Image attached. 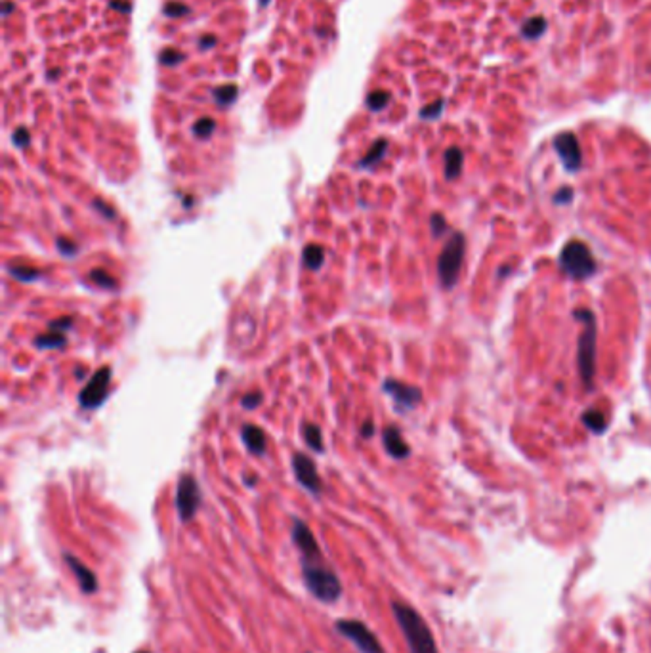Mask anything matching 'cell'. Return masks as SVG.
I'll use <instances>...</instances> for the list:
<instances>
[{"instance_id":"obj_1","label":"cell","mask_w":651,"mask_h":653,"mask_svg":"<svg viewBox=\"0 0 651 653\" xmlns=\"http://www.w3.org/2000/svg\"><path fill=\"white\" fill-rule=\"evenodd\" d=\"M291 539L300 554V572L305 591L321 604H336L344 592L338 573L329 565L317 539L300 517H292Z\"/></svg>"},{"instance_id":"obj_2","label":"cell","mask_w":651,"mask_h":653,"mask_svg":"<svg viewBox=\"0 0 651 653\" xmlns=\"http://www.w3.org/2000/svg\"><path fill=\"white\" fill-rule=\"evenodd\" d=\"M392 613H394V619L400 626L403 638L407 642L409 652L440 653L432 628L413 606L400 602V600H392Z\"/></svg>"},{"instance_id":"obj_3","label":"cell","mask_w":651,"mask_h":653,"mask_svg":"<svg viewBox=\"0 0 651 653\" xmlns=\"http://www.w3.org/2000/svg\"><path fill=\"white\" fill-rule=\"evenodd\" d=\"M575 317L583 321V333L579 336V350H577V365L579 373L583 378V384L591 390L594 384V374H596V319L591 310H577Z\"/></svg>"},{"instance_id":"obj_4","label":"cell","mask_w":651,"mask_h":653,"mask_svg":"<svg viewBox=\"0 0 651 653\" xmlns=\"http://www.w3.org/2000/svg\"><path fill=\"white\" fill-rule=\"evenodd\" d=\"M464 252H466V241L462 233H453L449 239L443 251H441L440 258H438V277L440 283L445 289L456 285L459 279V273L462 270V262H464Z\"/></svg>"},{"instance_id":"obj_5","label":"cell","mask_w":651,"mask_h":653,"mask_svg":"<svg viewBox=\"0 0 651 653\" xmlns=\"http://www.w3.org/2000/svg\"><path fill=\"white\" fill-rule=\"evenodd\" d=\"M560 268L571 279L584 281L596 272V260L583 241H570L560 254Z\"/></svg>"},{"instance_id":"obj_6","label":"cell","mask_w":651,"mask_h":653,"mask_svg":"<svg viewBox=\"0 0 651 653\" xmlns=\"http://www.w3.org/2000/svg\"><path fill=\"white\" fill-rule=\"evenodd\" d=\"M334 631L344 636L348 642H352L360 653H386L384 646L380 644L376 634L360 619H336Z\"/></svg>"},{"instance_id":"obj_7","label":"cell","mask_w":651,"mask_h":653,"mask_svg":"<svg viewBox=\"0 0 651 653\" xmlns=\"http://www.w3.org/2000/svg\"><path fill=\"white\" fill-rule=\"evenodd\" d=\"M199 506H201L199 483L191 474H182L176 487V510L183 524H190L191 520L197 516Z\"/></svg>"},{"instance_id":"obj_8","label":"cell","mask_w":651,"mask_h":653,"mask_svg":"<svg viewBox=\"0 0 651 653\" xmlns=\"http://www.w3.org/2000/svg\"><path fill=\"white\" fill-rule=\"evenodd\" d=\"M109 384H111V367H102L94 376L90 378L88 384L81 390L79 394V403L82 409H96L100 407L103 400L107 397Z\"/></svg>"},{"instance_id":"obj_9","label":"cell","mask_w":651,"mask_h":653,"mask_svg":"<svg viewBox=\"0 0 651 653\" xmlns=\"http://www.w3.org/2000/svg\"><path fill=\"white\" fill-rule=\"evenodd\" d=\"M292 470H294V476H296L298 483L305 491H310L315 497L321 495L323 483H321V477H319L317 466H315V463L310 456H305L304 453H294L292 455Z\"/></svg>"},{"instance_id":"obj_10","label":"cell","mask_w":651,"mask_h":653,"mask_svg":"<svg viewBox=\"0 0 651 653\" xmlns=\"http://www.w3.org/2000/svg\"><path fill=\"white\" fill-rule=\"evenodd\" d=\"M382 388L386 394H390L394 397L395 407L400 409V411H411L414 409L422 400V392L419 388H414V386H409V384H403L400 381H394V378H388L382 384Z\"/></svg>"},{"instance_id":"obj_11","label":"cell","mask_w":651,"mask_h":653,"mask_svg":"<svg viewBox=\"0 0 651 653\" xmlns=\"http://www.w3.org/2000/svg\"><path fill=\"white\" fill-rule=\"evenodd\" d=\"M554 145H556L558 155H560L563 166H565L567 171L577 172L581 169L583 153H581V145H579V140H577L575 134L562 132V134L556 136V140H554Z\"/></svg>"},{"instance_id":"obj_12","label":"cell","mask_w":651,"mask_h":653,"mask_svg":"<svg viewBox=\"0 0 651 653\" xmlns=\"http://www.w3.org/2000/svg\"><path fill=\"white\" fill-rule=\"evenodd\" d=\"M63 560H65V564H67V567L71 569V573L75 575L77 585H79L82 594L92 596V594H96V592L100 591L98 575H96V573L92 572L88 565L84 564L81 558H77V556H73V554L65 552V554H63Z\"/></svg>"},{"instance_id":"obj_13","label":"cell","mask_w":651,"mask_h":653,"mask_svg":"<svg viewBox=\"0 0 651 653\" xmlns=\"http://www.w3.org/2000/svg\"><path fill=\"white\" fill-rule=\"evenodd\" d=\"M382 442H384L388 455L394 456L397 461H403V459H407V456L411 455L409 443L403 440L400 428H395V426H388V428L382 432Z\"/></svg>"},{"instance_id":"obj_14","label":"cell","mask_w":651,"mask_h":653,"mask_svg":"<svg viewBox=\"0 0 651 653\" xmlns=\"http://www.w3.org/2000/svg\"><path fill=\"white\" fill-rule=\"evenodd\" d=\"M241 434H243L244 445L249 447L252 455H264L265 447H268V437H265L264 430L254 424H244Z\"/></svg>"},{"instance_id":"obj_15","label":"cell","mask_w":651,"mask_h":653,"mask_svg":"<svg viewBox=\"0 0 651 653\" xmlns=\"http://www.w3.org/2000/svg\"><path fill=\"white\" fill-rule=\"evenodd\" d=\"M462 163H464V157H462V151L459 147H451V150L445 151V178L454 180V178L461 176Z\"/></svg>"},{"instance_id":"obj_16","label":"cell","mask_w":651,"mask_h":653,"mask_svg":"<svg viewBox=\"0 0 651 653\" xmlns=\"http://www.w3.org/2000/svg\"><path fill=\"white\" fill-rule=\"evenodd\" d=\"M302 435H304V442L308 443L310 449L317 451V453H323V451H325L323 434H321V428H319L317 424L304 422V424H302Z\"/></svg>"},{"instance_id":"obj_17","label":"cell","mask_w":651,"mask_h":653,"mask_svg":"<svg viewBox=\"0 0 651 653\" xmlns=\"http://www.w3.org/2000/svg\"><path fill=\"white\" fill-rule=\"evenodd\" d=\"M302 260H304L305 268H310V270H319L321 265H323V260H325V249L321 245H305L304 246V254H302Z\"/></svg>"},{"instance_id":"obj_18","label":"cell","mask_w":651,"mask_h":653,"mask_svg":"<svg viewBox=\"0 0 651 653\" xmlns=\"http://www.w3.org/2000/svg\"><path fill=\"white\" fill-rule=\"evenodd\" d=\"M583 424L594 434H604V430L607 428L605 415L598 409H588L586 413H583Z\"/></svg>"},{"instance_id":"obj_19","label":"cell","mask_w":651,"mask_h":653,"mask_svg":"<svg viewBox=\"0 0 651 653\" xmlns=\"http://www.w3.org/2000/svg\"><path fill=\"white\" fill-rule=\"evenodd\" d=\"M65 334L58 333V331H50V333L39 334L37 338H34V344L37 348H41V350H55V348H61L65 344Z\"/></svg>"},{"instance_id":"obj_20","label":"cell","mask_w":651,"mask_h":653,"mask_svg":"<svg viewBox=\"0 0 651 653\" xmlns=\"http://www.w3.org/2000/svg\"><path fill=\"white\" fill-rule=\"evenodd\" d=\"M10 273H12L14 277H18L20 281H23V283L39 279L42 275L41 270H34L31 265H10Z\"/></svg>"},{"instance_id":"obj_21","label":"cell","mask_w":651,"mask_h":653,"mask_svg":"<svg viewBox=\"0 0 651 653\" xmlns=\"http://www.w3.org/2000/svg\"><path fill=\"white\" fill-rule=\"evenodd\" d=\"M384 151H386V142H384V140H379V142L373 145V150L369 151V153L361 159L360 166H373V164H376L380 159H382V155H384Z\"/></svg>"},{"instance_id":"obj_22","label":"cell","mask_w":651,"mask_h":653,"mask_svg":"<svg viewBox=\"0 0 651 653\" xmlns=\"http://www.w3.org/2000/svg\"><path fill=\"white\" fill-rule=\"evenodd\" d=\"M544 27H546V21L544 18H531L527 23H525V27H523V34L525 37H530V39H539L541 34L544 33Z\"/></svg>"},{"instance_id":"obj_23","label":"cell","mask_w":651,"mask_h":653,"mask_svg":"<svg viewBox=\"0 0 651 653\" xmlns=\"http://www.w3.org/2000/svg\"><path fill=\"white\" fill-rule=\"evenodd\" d=\"M90 279L94 281L98 286H103V289H117V281L115 277H111L105 270H92L90 272Z\"/></svg>"},{"instance_id":"obj_24","label":"cell","mask_w":651,"mask_h":653,"mask_svg":"<svg viewBox=\"0 0 651 653\" xmlns=\"http://www.w3.org/2000/svg\"><path fill=\"white\" fill-rule=\"evenodd\" d=\"M55 246H58L61 254H65V256H75L77 252H79V246H77V243H73V241H71V239H67V237H58V239H55Z\"/></svg>"},{"instance_id":"obj_25","label":"cell","mask_w":651,"mask_h":653,"mask_svg":"<svg viewBox=\"0 0 651 653\" xmlns=\"http://www.w3.org/2000/svg\"><path fill=\"white\" fill-rule=\"evenodd\" d=\"M262 400H264V395L260 394V392H251V394H246L243 400H241V405H243L244 409H256L258 405L262 403Z\"/></svg>"},{"instance_id":"obj_26","label":"cell","mask_w":651,"mask_h":653,"mask_svg":"<svg viewBox=\"0 0 651 653\" xmlns=\"http://www.w3.org/2000/svg\"><path fill=\"white\" fill-rule=\"evenodd\" d=\"M195 134L201 138H209L212 134V130H214V123H212L211 119H203V121H199L195 124Z\"/></svg>"},{"instance_id":"obj_27","label":"cell","mask_w":651,"mask_h":653,"mask_svg":"<svg viewBox=\"0 0 651 653\" xmlns=\"http://www.w3.org/2000/svg\"><path fill=\"white\" fill-rule=\"evenodd\" d=\"M430 225H432V233L434 235H441L443 232H447V222H445V218L441 216V214H434L432 220H430Z\"/></svg>"},{"instance_id":"obj_28","label":"cell","mask_w":651,"mask_h":653,"mask_svg":"<svg viewBox=\"0 0 651 653\" xmlns=\"http://www.w3.org/2000/svg\"><path fill=\"white\" fill-rule=\"evenodd\" d=\"M71 325H73V317H60V319H54L52 321V323H50V331H58V333H61V331H67V329H71Z\"/></svg>"},{"instance_id":"obj_29","label":"cell","mask_w":651,"mask_h":653,"mask_svg":"<svg viewBox=\"0 0 651 653\" xmlns=\"http://www.w3.org/2000/svg\"><path fill=\"white\" fill-rule=\"evenodd\" d=\"M92 204H94V209H96V211H100V212H102L103 216H105V218H109V220H113V218L117 216V212L113 211V209H111V206H109V204H105V203H103L102 199H96V201H94V203H92Z\"/></svg>"},{"instance_id":"obj_30","label":"cell","mask_w":651,"mask_h":653,"mask_svg":"<svg viewBox=\"0 0 651 653\" xmlns=\"http://www.w3.org/2000/svg\"><path fill=\"white\" fill-rule=\"evenodd\" d=\"M441 107H443V102H435L432 103L430 107L422 109L421 115L424 117V119H434V117H438L441 113Z\"/></svg>"},{"instance_id":"obj_31","label":"cell","mask_w":651,"mask_h":653,"mask_svg":"<svg viewBox=\"0 0 651 653\" xmlns=\"http://www.w3.org/2000/svg\"><path fill=\"white\" fill-rule=\"evenodd\" d=\"M571 199H573V191H571L570 187H563L562 191H558L556 197H554V201H556V203H560V204H567L571 201Z\"/></svg>"},{"instance_id":"obj_32","label":"cell","mask_w":651,"mask_h":653,"mask_svg":"<svg viewBox=\"0 0 651 653\" xmlns=\"http://www.w3.org/2000/svg\"><path fill=\"white\" fill-rule=\"evenodd\" d=\"M386 102H388V94H373L371 98H369V105H371V109H380Z\"/></svg>"},{"instance_id":"obj_33","label":"cell","mask_w":651,"mask_h":653,"mask_svg":"<svg viewBox=\"0 0 651 653\" xmlns=\"http://www.w3.org/2000/svg\"><path fill=\"white\" fill-rule=\"evenodd\" d=\"M374 434V422L373 421H365L361 424V435L363 437H371Z\"/></svg>"},{"instance_id":"obj_34","label":"cell","mask_w":651,"mask_h":653,"mask_svg":"<svg viewBox=\"0 0 651 653\" xmlns=\"http://www.w3.org/2000/svg\"><path fill=\"white\" fill-rule=\"evenodd\" d=\"M27 140H29V136H27V132H25V130H20V132H18V134L14 136V142L18 143V145H25V143H27Z\"/></svg>"},{"instance_id":"obj_35","label":"cell","mask_w":651,"mask_h":653,"mask_svg":"<svg viewBox=\"0 0 651 653\" xmlns=\"http://www.w3.org/2000/svg\"><path fill=\"white\" fill-rule=\"evenodd\" d=\"M134 653H151V652H147V649H140V652H134Z\"/></svg>"},{"instance_id":"obj_36","label":"cell","mask_w":651,"mask_h":653,"mask_svg":"<svg viewBox=\"0 0 651 653\" xmlns=\"http://www.w3.org/2000/svg\"><path fill=\"white\" fill-rule=\"evenodd\" d=\"M308 653H310V652H308Z\"/></svg>"}]
</instances>
